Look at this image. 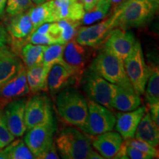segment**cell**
I'll return each mask as SVG.
<instances>
[{
  "label": "cell",
  "mask_w": 159,
  "mask_h": 159,
  "mask_svg": "<svg viewBox=\"0 0 159 159\" xmlns=\"http://www.w3.org/2000/svg\"><path fill=\"white\" fill-rule=\"evenodd\" d=\"M57 111L66 122L84 128L88 116V102L80 92L74 89H64L56 99Z\"/></svg>",
  "instance_id": "1"
},
{
  "label": "cell",
  "mask_w": 159,
  "mask_h": 159,
  "mask_svg": "<svg viewBox=\"0 0 159 159\" xmlns=\"http://www.w3.org/2000/svg\"><path fill=\"white\" fill-rule=\"evenodd\" d=\"M159 0H127L121 5L118 27L122 29L146 25L158 11Z\"/></svg>",
  "instance_id": "2"
},
{
  "label": "cell",
  "mask_w": 159,
  "mask_h": 159,
  "mask_svg": "<svg viewBox=\"0 0 159 159\" xmlns=\"http://www.w3.org/2000/svg\"><path fill=\"white\" fill-rule=\"evenodd\" d=\"M89 69L117 86L134 90L125 72L124 62L116 57L102 52L93 60Z\"/></svg>",
  "instance_id": "3"
},
{
  "label": "cell",
  "mask_w": 159,
  "mask_h": 159,
  "mask_svg": "<svg viewBox=\"0 0 159 159\" xmlns=\"http://www.w3.org/2000/svg\"><path fill=\"white\" fill-rule=\"evenodd\" d=\"M55 146L65 159H88L92 148L88 137L74 128H66L59 133Z\"/></svg>",
  "instance_id": "4"
},
{
  "label": "cell",
  "mask_w": 159,
  "mask_h": 159,
  "mask_svg": "<svg viewBox=\"0 0 159 159\" xmlns=\"http://www.w3.org/2000/svg\"><path fill=\"white\" fill-rule=\"evenodd\" d=\"M123 62L125 72L133 88L137 94H143L152 69L145 62L142 46L139 41H136L132 51Z\"/></svg>",
  "instance_id": "5"
},
{
  "label": "cell",
  "mask_w": 159,
  "mask_h": 159,
  "mask_svg": "<svg viewBox=\"0 0 159 159\" xmlns=\"http://www.w3.org/2000/svg\"><path fill=\"white\" fill-rule=\"evenodd\" d=\"M81 81L83 90L91 100L111 110L113 109V98L119 86L108 82L90 69L83 72Z\"/></svg>",
  "instance_id": "6"
},
{
  "label": "cell",
  "mask_w": 159,
  "mask_h": 159,
  "mask_svg": "<svg viewBox=\"0 0 159 159\" xmlns=\"http://www.w3.org/2000/svg\"><path fill=\"white\" fill-rule=\"evenodd\" d=\"M121 12V5L114 9L110 17L97 25L83 27L77 31L75 40L83 46L96 47L105 41L113 30L118 27V18Z\"/></svg>",
  "instance_id": "7"
},
{
  "label": "cell",
  "mask_w": 159,
  "mask_h": 159,
  "mask_svg": "<svg viewBox=\"0 0 159 159\" xmlns=\"http://www.w3.org/2000/svg\"><path fill=\"white\" fill-rule=\"evenodd\" d=\"M116 120L111 109L90 99L88 102L86 123L81 130L91 136H97L114 130Z\"/></svg>",
  "instance_id": "8"
},
{
  "label": "cell",
  "mask_w": 159,
  "mask_h": 159,
  "mask_svg": "<svg viewBox=\"0 0 159 159\" xmlns=\"http://www.w3.org/2000/svg\"><path fill=\"white\" fill-rule=\"evenodd\" d=\"M55 131L56 123L55 118L35 125L27 131L24 142L35 158H39L54 143L53 139Z\"/></svg>",
  "instance_id": "9"
},
{
  "label": "cell",
  "mask_w": 159,
  "mask_h": 159,
  "mask_svg": "<svg viewBox=\"0 0 159 159\" xmlns=\"http://www.w3.org/2000/svg\"><path fill=\"white\" fill-rule=\"evenodd\" d=\"M54 118L50 99L45 94H35L27 99L25 105V121L27 130L35 125Z\"/></svg>",
  "instance_id": "10"
},
{
  "label": "cell",
  "mask_w": 159,
  "mask_h": 159,
  "mask_svg": "<svg viewBox=\"0 0 159 159\" xmlns=\"http://www.w3.org/2000/svg\"><path fill=\"white\" fill-rule=\"evenodd\" d=\"M135 35L124 29H114L104 41L102 52L124 61L136 42Z\"/></svg>",
  "instance_id": "11"
},
{
  "label": "cell",
  "mask_w": 159,
  "mask_h": 159,
  "mask_svg": "<svg viewBox=\"0 0 159 159\" xmlns=\"http://www.w3.org/2000/svg\"><path fill=\"white\" fill-rule=\"evenodd\" d=\"M91 47L77 43L71 39L66 43L63 58L66 64L74 71L77 79L81 80L85 67L91 57Z\"/></svg>",
  "instance_id": "12"
},
{
  "label": "cell",
  "mask_w": 159,
  "mask_h": 159,
  "mask_svg": "<svg viewBox=\"0 0 159 159\" xmlns=\"http://www.w3.org/2000/svg\"><path fill=\"white\" fill-rule=\"evenodd\" d=\"M26 102V99H13L3 109L7 128L14 137L22 136L27 131L25 121Z\"/></svg>",
  "instance_id": "13"
},
{
  "label": "cell",
  "mask_w": 159,
  "mask_h": 159,
  "mask_svg": "<svg viewBox=\"0 0 159 159\" xmlns=\"http://www.w3.org/2000/svg\"><path fill=\"white\" fill-rule=\"evenodd\" d=\"M26 73L27 69L24 66L14 77L0 86V106H5L13 99L25 96L30 92Z\"/></svg>",
  "instance_id": "14"
},
{
  "label": "cell",
  "mask_w": 159,
  "mask_h": 159,
  "mask_svg": "<svg viewBox=\"0 0 159 159\" xmlns=\"http://www.w3.org/2000/svg\"><path fill=\"white\" fill-rule=\"evenodd\" d=\"M77 80H79L74 71L66 63H55L49 71L47 87L52 94H55Z\"/></svg>",
  "instance_id": "15"
},
{
  "label": "cell",
  "mask_w": 159,
  "mask_h": 159,
  "mask_svg": "<svg viewBox=\"0 0 159 159\" xmlns=\"http://www.w3.org/2000/svg\"><path fill=\"white\" fill-rule=\"evenodd\" d=\"M145 113L146 108L144 106L125 113H118L115 124L116 131L123 139H134L137 126Z\"/></svg>",
  "instance_id": "16"
},
{
  "label": "cell",
  "mask_w": 159,
  "mask_h": 159,
  "mask_svg": "<svg viewBox=\"0 0 159 159\" xmlns=\"http://www.w3.org/2000/svg\"><path fill=\"white\" fill-rule=\"evenodd\" d=\"M123 142L122 136L111 130L99 134L94 139L92 144L103 158H115Z\"/></svg>",
  "instance_id": "17"
},
{
  "label": "cell",
  "mask_w": 159,
  "mask_h": 159,
  "mask_svg": "<svg viewBox=\"0 0 159 159\" xmlns=\"http://www.w3.org/2000/svg\"><path fill=\"white\" fill-rule=\"evenodd\" d=\"M83 4L72 0H53V16L55 21L67 19L80 21L85 14Z\"/></svg>",
  "instance_id": "18"
},
{
  "label": "cell",
  "mask_w": 159,
  "mask_h": 159,
  "mask_svg": "<svg viewBox=\"0 0 159 159\" xmlns=\"http://www.w3.org/2000/svg\"><path fill=\"white\" fill-rule=\"evenodd\" d=\"M24 66L19 57L6 47L0 52V86L5 84Z\"/></svg>",
  "instance_id": "19"
},
{
  "label": "cell",
  "mask_w": 159,
  "mask_h": 159,
  "mask_svg": "<svg viewBox=\"0 0 159 159\" xmlns=\"http://www.w3.org/2000/svg\"><path fill=\"white\" fill-rule=\"evenodd\" d=\"M136 139L144 141L153 147L159 143L158 125H157L149 113H145L137 126L135 136Z\"/></svg>",
  "instance_id": "20"
},
{
  "label": "cell",
  "mask_w": 159,
  "mask_h": 159,
  "mask_svg": "<svg viewBox=\"0 0 159 159\" xmlns=\"http://www.w3.org/2000/svg\"><path fill=\"white\" fill-rule=\"evenodd\" d=\"M140 105L141 98L136 91L118 87L116 94L113 98V108L126 112L136 110Z\"/></svg>",
  "instance_id": "21"
},
{
  "label": "cell",
  "mask_w": 159,
  "mask_h": 159,
  "mask_svg": "<svg viewBox=\"0 0 159 159\" xmlns=\"http://www.w3.org/2000/svg\"><path fill=\"white\" fill-rule=\"evenodd\" d=\"M7 31L11 37L15 39L21 40L28 37V35L33 32L28 11L14 16L10 21Z\"/></svg>",
  "instance_id": "22"
},
{
  "label": "cell",
  "mask_w": 159,
  "mask_h": 159,
  "mask_svg": "<svg viewBox=\"0 0 159 159\" xmlns=\"http://www.w3.org/2000/svg\"><path fill=\"white\" fill-rule=\"evenodd\" d=\"M27 69V80L29 90L33 94H37L41 91L47 90V76L49 70L42 63Z\"/></svg>",
  "instance_id": "23"
},
{
  "label": "cell",
  "mask_w": 159,
  "mask_h": 159,
  "mask_svg": "<svg viewBox=\"0 0 159 159\" xmlns=\"http://www.w3.org/2000/svg\"><path fill=\"white\" fill-rule=\"evenodd\" d=\"M33 31L45 23L55 22L53 16V0H48L28 11Z\"/></svg>",
  "instance_id": "24"
},
{
  "label": "cell",
  "mask_w": 159,
  "mask_h": 159,
  "mask_svg": "<svg viewBox=\"0 0 159 159\" xmlns=\"http://www.w3.org/2000/svg\"><path fill=\"white\" fill-rule=\"evenodd\" d=\"M30 149L21 139L13 140L2 149H0V159H34Z\"/></svg>",
  "instance_id": "25"
},
{
  "label": "cell",
  "mask_w": 159,
  "mask_h": 159,
  "mask_svg": "<svg viewBox=\"0 0 159 159\" xmlns=\"http://www.w3.org/2000/svg\"><path fill=\"white\" fill-rule=\"evenodd\" d=\"M47 46L27 43L21 50V57L26 69H30L42 63L43 55Z\"/></svg>",
  "instance_id": "26"
},
{
  "label": "cell",
  "mask_w": 159,
  "mask_h": 159,
  "mask_svg": "<svg viewBox=\"0 0 159 159\" xmlns=\"http://www.w3.org/2000/svg\"><path fill=\"white\" fill-rule=\"evenodd\" d=\"M66 43H55L47 46L43 52L42 64L49 71L55 63H65L63 54Z\"/></svg>",
  "instance_id": "27"
},
{
  "label": "cell",
  "mask_w": 159,
  "mask_h": 159,
  "mask_svg": "<svg viewBox=\"0 0 159 159\" xmlns=\"http://www.w3.org/2000/svg\"><path fill=\"white\" fill-rule=\"evenodd\" d=\"M111 4L109 0H98L96 5L91 11L85 13L83 16L82 23L89 25L96 22L97 21L104 19L108 14Z\"/></svg>",
  "instance_id": "28"
},
{
  "label": "cell",
  "mask_w": 159,
  "mask_h": 159,
  "mask_svg": "<svg viewBox=\"0 0 159 159\" xmlns=\"http://www.w3.org/2000/svg\"><path fill=\"white\" fill-rule=\"evenodd\" d=\"M145 96L149 105L159 103V71L158 68H154L147 82Z\"/></svg>",
  "instance_id": "29"
},
{
  "label": "cell",
  "mask_w": 159,
  "mask_h": 159,
  "mask_svg": "<svg viewBox=\"0 0 159 159\" xmlns=\"http://www.w3.org/2000/svg\"><path fill=\"white\" fill-rule=\"evenodd\" d=\"M59 29V38L67 43L74 38L77 33L80 21H73L67 19H61L56 21Z\"/></svg>",
  "instance_id": "30"
},
{
  "label": "cell",
  "mask_w": 159,
  "mask_h": 159,
  "mask_svg": "<svg viewBox=\"0 0 159 159\" xmlns=\"http://www.w3.org/2000/svg\"><path fill=\"white\" fill-rule=\"evenodd\" d=\"M33 7L32 0H7L5 10L7 14L14 16L25 13Z\"/></svg>",
  "instance_id": "31"
},
{
  "label": "cell",
  "mask_w": 159,
  "mask_h": 159,
  "mask_svg": "<svg viewBox=\"0 0 159 159\" xmlns=\"http://www.w3.org/2000/svg\"><path fill=\"white\" fill-rule=\"evenodd\" d=\"M27 40L30 43L37 45L49 46L55 44V43H66L65 41H63V40L48 34L39 33L35 30L28 35Z\"/></svg>",
  "instance_id": "32"
},
{
  "label": "cell",
  "mask_w": 159,
  "mask_h": 159,
  "mask_svg": "<svg viewBox=\"0 0 159 159\" xmlns=\"http://www.w3.org/2000/svg\"><path fill=\"white\" fill-rule=\"evenodd\" d=\"M14 139L15 137L11 134L7 128L3 109L0 106V149L5 148Z\"/></svg>",
  "instance_id": "33"
},
{
  "label": "cell",
  "mask_w": 159,
  "mask_h": 159,
  "mask_svg": "<svg viewBox=\"0 0 159 159\" xmlns=\"http://www.w3.org/2000/svg\"><path fill=\"white\" fill-rule=\"evenodd\" d=\"M126 144L130 145V146L135 148L138 150H141L142 152L144 153L150 155L152 158H156L158 156V152L156 150L155 147L152 146L148 142H144V141L140 140V139H126Z\"/></svg>",
  "instance_id": "34"
},
{
  "label": "cell",
  "mask_w": 159,
  "mask_h": 159,
  "mask_svg": "<svg viewBox=\"0 0 159 159\" xmlns=\"http://www.w3.org/2000/svg\"><path fill=\"white\" fill-rule=\"evenodd\" d=\"M126 144V143H125ZM126 147V155L128 158L131 159H151L153 158L150 155H148L144 152H142L141 150H138V149L133 148V147L130 146V145L127 144Z\"/></svg>",
  "instance_id": "35"
},
{
  "label": "cell",
  "mask_w": 159,
  "mask_h": 159,
  "mask_svg": "<svg viewBox=\"0 0 159 159\" xmlns=\"http://www.w3.org/2000/svg\"><path fill=\"white\" fill-rule=\"evenodd\" d=\"M58 155L57 152V148L55 143L47 150L43 155L39 157V159H58Z\"/></svg>",
  "instance_id": "36"
},
{
  "label": "cell",
  "mask_w": 159,
  "mask_h": 159,
  "mask_svg": "<svg viewBox=\"0 0 159 159\" xmlns=\"http://www.w3.org/2000/svg\"><path fill=\"white\" fill-rule=\"evenodd\" d=\"M150 116L157 125H159V103L150 105Z\"/></svg>",
  "instance_id": "37"
},
{
  "label": "cell",
  "mask_w": 159,
  "mask_h": 159,
  "mask_svg": "<svg viewBox=\"0 0 159 159\" xmlns=\"http://www.w3.org/2000/svg\"><path fill=\"white\" fill-rule=\"evenodd\" d=\"M8 41V33L5 27L0 22V48L5 47Z\"/></svg>",
  "instance_id": "38"
},
{
  "label": "cell",
  "mask_w": 159,
  "mask_h": 159,
  "mask_svg": "<svg viewBox=\"0 0 159 159\" xmlns=\"http://www.w3.org/2000/svg\"><path fill=\"white\" fill-rule=\"evenodd\" d=\"M98 0H83V7H84L85 11L88 12L91 11L93 7L96 5Z\"/></svg>",
  "instance_id": "39"
},
{
  "label": "cell",
  "mask_w": 159,
  "mask_h": 159,
  "mask_svg": "<svg viewBox=\"0 0 159 159\" xmlns=\"http://www.w3.org/2000/svg\"><path fill=\"white\" fill-rule=\"evenodd\" d=\"M103 157L100 154L97 153L96 151L91 150L88 156V159H102Z\"/></svg>",
  "instance_id": "40"
},
{
  "label": "cell",
  "mask_w": 159,
  "mask_h": 159,
  "mask_svg": "<svg viewBox=\"0 0 159 159\" xmlns=\"http://www.w3.org/2000/svg\"><path fill=\"white\" fill-rule=\"evenodd\" d=\"M109 1L111 4V6L113 5L114 7V9H116L121 5H122L123 3L125 2L127 0H109Z\"/></svg>",
  "instance_id": "41"
},
{
  "label": "cell",
  "mask_w": 159,
  "mask_h": 159,
  "mask_svg": "<svg viewBox=\"0 0 159 159\" xmlns=\"http://www.w3.org/2000/svg\"><path fill=\"white\" fill-rule=\"evenodd\" d=\"M7 0H0V17L3 15Z\"/></svg>",
  "instance_id": "42"
},
{
  "label": "cell",
  "mask_w": 159,
  "mask_h": 159,
  "mask_svg": "<svg viewBox=\"0 0 159 159\" xmlns=\"http://www.w3.org/2000/svg\"><path fill=\"white\" fill-rule=\"evenodd\" d=\"M33 1V2H34L35 5H40V4H42L43 2H45L48 1V0H32Z\"/></svg>",
  "instance_id": "43"
},
{
  "label": "cell",
  "mask_w": 159,
  "mask_h": 159,
  "mask_svg": "<svg viewBox=\"0 0 159 159\" xmlns=\"http://www.w3.org/2000/svg\"><path fill=\"white\" fill-rule=\"evenodd\" d=\"M72 1H74V2H81V3L83 2V0H72Z\"/></svg>",
  "instance_id": "44"
},
{
  "label": "cell",
  "mask_w": 159,
  "mask_h": 159,
  "mask_svg": "<svg viewBox=\"0 0 159 159\" xmlns=\"http://www.w3.org/2000/svg\"><path fill=\"white\" fill-rule=\"evenodd\" d=\"M2 47H1V48H0V52H2Z\"/></svg>",
  "instance_id": "45"
}]
</instances>
